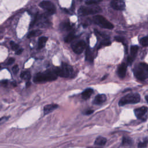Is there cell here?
Returning <instances> with one entry per match:
<instances>
[{
	"label": "cell",
	"mask_w": 148,
	"mask_h": 148,
	"mask_svg": "<svg viewBox=\"0 0 148 148\" xmlns=\"http://www.w3.org/2000/svg\"><path fill=\"white\" fill-rule=\"evenodd\" d=\"M57 75L54 69H48L43 72H39L35 75L34 82L35 83H43L53 81L57 79Z\"/></svg>",
	"instance_id": "cell-1"
},
{
	"label": "cell",
	"mask_w": 148,
	"mask_h": 148,
	"mask_svg": "<svg viewBox=\"0 0 148 148\" xmlns=\"http://www.w3.org/2000/svg\"><path fill=\"white\" fill-rule=\"evenodd\" d=\"M54 70L57 76L64 77H69L71 76L73 72L72 67L65 63H63L61 67H56L54 69Z\"/></svg>",
	"instance_id": "cell-2"
},
{
	"label": "cell",
	"mask_w": 148,
	"mask_h": 148,
	"mask_svg": "<svg viewBox=\"0 0 148 148\" xmlns=\"http://www.w3.org/2000/svg\"><path fill=\"white\" fill-rule=\"evenodd\" d=\"M140 97L138 93L128 94L120 99L119 104L120 106H124L127 104L136 103L140 101Z\"/></svg>",
	"instance_id": "cell-3"
},
{
	"label": "cell",
	"mask_w": 148,
	"mask_h": 148,
	"mask_svg": "<svg viewBox=\"0 0 148 148\" xmlns=\"http://www.w3.org/2000/svg\"><path fill=\"white\" fill-rule=\"evenodd\" d=\"M101 12V9L98 6H82L81 7L78 11L79 15L80 16H87L90 14H97Z\"/></svg>",
	"instance_id": "cell-4"
},
{
	"label": "cell",
	"mask_w": 148,
	"mask_h": 148,
	"mask_svg": "<svg viewBox=\"0 0 148 148\" xmlns=\"http://www.w3.org/2000/svg\"><path fill=\"white\" fill-rule=\"evenodd\" d=\"M93 21L95 24L104 28L111 29H113L114 27L110 22L108 21L104 17L101 15H96L94 16L93 17Z\"/></svg>",
	"instance_id": "cell-5"
},
{
	"label": "cell",
	"mask_w": 148,
	"mask_h": 148,
	"mask_svg": "<svg viewBox=\"0 0 148 148\" xmlns=\"http://www.w3.org/2000/svg\"><path fill=\"white\" fill-rule=\"evenodd\" d=\"M134 74L135 77L139 80H144L148 77L147 71L144 69L140 64L134 68Z\"/></svg>",
	"instance_id": "cell-6"
},
{
	"label": "cell",
	"mask_w": 148,
	"mask_h": 148,
	"mask_svg": "<svg viewBox=\"0 0 148 148\" xmlns=\"http://www.w3.org/2000/svg\"><path fill=\"white\" fill-rule=\"evenodd\" d=\"M73 51L76 54H81L86 47V43L84 41L80 40L76 42H73L71 45Z\"/></svg>",
	"instance_id": "cell-7"
},
{
	"label": "cell",
	"mask_w": 148,
	"mask_h": 148,
	"mask_svg": "<svg viewBox=\"0 0 148 148\" xmlns=\"http://www.w3.org/2000/svg\"><path fill=\"white\" fill-rule=\"evenodd\" d=\"M39 6L44 9L47 10L50 14H53L56 12V8L54 5L50 1H43L40 2Z\"/></svg>",
	"instance_id": "cell-8"
},
{
	"label": "cell",
	"mask_w": 148,
	"mask_h": 148,
	"mask_svg": "<svg viewBox=\"0 0 148 148\" xmlns=\"http://www.w3.org/2000/svg\"><path fill=\"white\" fill-rule=\"evenodd\" d=\"M110 6L115 10H123L125 8V0H112Z\"/></svg>",
	"instance_id": "cell-9"
},
{
	"label": "cell",
	"mask_w": 148,
	"mask_h": 148,
	"mask_svg": "<svg viewBox=\"0 0 148 148\" xmlns=\"http://www.w3.org/2000/svg\"><path fill=\"white\" fill-rule=\"evenodd\" d=\"M147 108L145 106L139 108L138 109H136L134 110V113L136 117L139 119H142L144 115L147 113Z\"/></svg>",
	"instance_id": "cell-10"
},
{
	"label": "cell",
	"mask_w": 148,
	"mask_h": 148,
	"mask_svg": "<svg viewBox=\"0 0 148 148\" xmlns=\"http://www.w3.org/2000/svg\"><path fill=\"white\" fill-rule=\"evenodd\" d=\"M106 100V96L105 94H98L94 99L92 103L95 105H100Z\"/></svg>",
	"instance_id": "cell-11"
},
{
	"label": "cell",
	"mask_w": 148,
	"mask_h": 148,
	"mask_svg": "<svg viewBox=\"0 0 148 148\" xmlns=\"http://www.w3.org/2000/svg\"><path fill=\"white\" fill-rule=\"evenodd\" d=\"M127 71V65L125 63H122L118 68L117 74L120 78L125 77Z\"/></svg>",
	"instance_id": "cell-12"
},
{
	"label": "cell",
	"mask_w": 148,
	"mask_h": 148,
	"mask_svg": "<svg viewBox=\"0 0 148 148\" xmlns=\"http://www.w3.org/2000/svg\"><path fill=\"white\" fill-rule=\"evenodd\" d=\"M58 107V105L57 104H49L47 105H46L43 108V112L45 114H47L50 113V112H53L55 109H56Z\"/></svg>",
	"instance_id": "cell-13"
},
{
	"label": "cell",
	"mask_w": 148,
	"mask_h": 148,
	"mask_svg": "<svg viewBox=\"0 0 148 148\" xmlns=\"http://www.w3.org/2000/svg\"><path fill=\"white\" fill-rule=\"evenodd\" d=\"M93 92H94V90L92 88H88L86 89L82 93V98L83 99H85V100L88 99L91 97V95L93 93Z\"/></svg>",
	"instance_id": "cell-14"
},
{
	"label": "cell",
	"mask_w": 148,
	"mask_h": 148,
	"mask_svg": "<svg viewBox=\"0 0 148 148\" xmlns=\"http://www.w3.org/2000/svg\"><path fill=\"white\" fill-rule=\"evenodd\" d=\"M48 40V38L46 36H42L40 37L38 39V49H41L43 48L45 46L46 42Z\"/></svg>",
	"instance_id": "cell-15"
},
{
	"label": "cell",
	"mask_w": 148,
	"mask_h": 148,
	"mask_svg": "<svg viewBox=\"0 0 148 148\" xmlns=\"http://www.w3.org/2000/svg\"><path fill=\"white\" fill-rule=\"evenodd\" d=\"M106 141H107L106 139L104 137L99 136L95 139L94 142V144L98 146H103L106 143Z\"/></svg>",
	"instance_id": "cell-16"
},
{
	"label": "cell",
	"mask_w": 148,
	"mask_h": 148,
	"mask_svg": "<svg viewBox=\"0 0 148 148\" xmlns=\"http://www.w3.org/2000/svg\"><path fill=\"white\" fill-rule=\"evenodd\" d=\"M138 50V46L136 45H134L132 46L131 47L130 49V56L129 57H130L131 58H132V59H135V56L137 53V51Z\"/></svg>",
	"instance_id": "cell-17"
},
{
	"label": "cell",
	"mask_w": 148,
	"mask_h": 148,
	"mask_svg": "<svg viewBox=\"0 0 148 148\" xmlns=\"http://www.w3.org/2000/svg\"><path fill=\"white\" fill-rule=\"evenodd\" d=\"M86 59L87 61H90V62H92L93 61V54L91 52L89 47H88L86 49Z\"/></svg>",
	"instance_id": "cell-18"
},
{
	"label": "cell",
	"mask_w": 148,
	"mask_h": 148,
	"mask_svg": "<svg viewBox=\"0 0 148 148\" xmlns=\"http://www.w3.org/2000/svg\"><path fill=\"white\" fill-rule=\"evenodd\" d=\"M20 77L22 79H24L25 80H29L31 77V75L29 71H23L20 74Z\"/></svg>",
	"instance_id": "cell-19"
},
{
	"label": "cell",
	"mask_w": 148,
	"mask_h": 148,
	"mask_svg": "<svg viewBox=\"0 0 148 148\" xmlns=\"http://www.w3.org/2000/svg\"><path fill=\"white\" fill-rule=\"evenodd\" d=\"M61 28L63 30L69 31L72 29V25L69 22H64L61 24Z\"/></svg>",
	"instance_id": "cell-20"
},
{
	"label": "cell",
	"mask_w": 148,
	"mask_h": 148,
	"mask_svg": "<svg viewBox=\"0 0 148 148\" xmlns=\"http://www.w3.org/2000/svg\"><path fill=\"white\" fill-rule=\"evenodd\" d=\"M42 32L40 30H34L31 31L27 35L28 38H30L31 37L35 36H38L40 34H41Z\"/></svg>",
	"instance_id": "cell-21"
},
{
	"label": "cell",
	"mask_w": 148,
	"mask_h": 148,
	"mask_svg": "<svg viewBox=\"0 0 148 148\" xmlns=\"http://www.w3.org/2000/svg\"><path fill=\"white\" fill-rule=\"evenodd\" d=\"M75 38V35L72 34V33H71L69 34H68L66 37L64 39V41L66 42V43H70Z\"/></svg>",
	"instance_id": "cell-22"
},
{
	"label": "cell",
	"mask_w": 148,
	"mask_h": 148,
	"mask_svg": "<svg viewBox=\"0 0 148 148\" xmlns=\"http://www.w3.org/2000/svg\"><path fill=\"white\" fill-rule=\"evenodd\" d=\"M132 143V140L131 139L126 137H124L122 140V144L123 145H130Z\"/></svg>",
	"instance_id": "cell-23"
},
{
	"label": "cell",
	"mask_w": 148,
	"mask_h": 148,
	"mask_svg": "<svg viewBox=\"0 0 148 148\" xmlns=\"http://www.w3.org/2000/svg\"><path fill=\"white\" fill-rule=\"evenodd\" d=\"M148 143V139H146L143 142H140L138 143V148H145L147 147Z\"/></svg>",
	"instance_id": "cell-24"
},
{
	"label": "cell",
	"mask_w": 148,
	"mask_h": 148,
	"mask_svg": "<svg viewBox=\"0 0 148 148\" xmlns=\"http://www.w3.org/2000/svg\"><path fill=\"white\" fill-rule=\"evenodd\" d=\"M140 43L143 46H148V36H145L140 40Z\"/></svg>",
	"instance_id": "cell-25"
},
{
	"label": "cell",
	"mask_w": 148,
	"mask_h": 148,
	"mask_svg": "<svg viewBox=\"0 0 148 148\" xmlns=\"http://www.w3.org/2000/svg\"><path fill=\"white\" fill-rule=\"evenodd\" d=\"M10 46H11L12 50H15L16 51L17 50H18L19 49V46L17 43H16L14 42L11 41L10 42Z\"/></svg>",
	"instance_id": "cell-26"
},
{
	"label": "cell",
	"mask_w": 148,
	"mask_h": 148,
	"mask_svg": "<svg viewBox=\"0 0 148 148\" xmlns=\"http://www.w3.org/2000/svg\"><path fill=\"white\" fill-rule=\"evenodd\" d=\"M102 0H87L86 1V3L87 5H94V4H97L99 2H101Z\"/></svg>",
	"instance_id": "cell-27"
},
{
	"label": "cell",
	"mask_w": 148,
	"mask_h": 148,
	"mask_svg": "<svg viewBox=\"0 0 148 148\" xmlns=\"http://www.w3.org/2000/svg\"><path fill=\"white\" fill-rule=\"evenodd\" d=\"M110 44H111V42L108 39H104L101 42V45L102 46H109L110 45Z\"/></svg>",
	"instance_id": "cell-28"
},
{
	"label": "cell",
	"mask_w": 148,
	"mask_h": 148,
	"mask_svg": "<svg viewBox=\"0 0 148 148\" xmlns=\"http://www.w3.org/2000/svg\"><path fill=\"white\" fill-rule=\"evenodd\" d=\"M18 71H19V68H18L17 65H14V66H13L12 71H13V73H14V74L17 73Z\"/></svg>",
	"instance_id": "cell-29"
},
{
	"label": "cell",
	"mask_w": 148,
	"mask_h": 148,
	"mask_svg": "<svg viewBox=\"0 0 148 148\" xmlns=\"http://www.w3.org/2000/svg\"><path fill=\"white\" fill-rule=\"evenodd\" d=\"M114 39L119 42H121V43H123L124 42V39L123 37H121V36H115L114 38Z\"/></svg>",
	"instance_id": "cell-30"
},
{
	"label": "cell",
	"mask_w": 148,
	"mask_h": 148,
	"mask_svg": "<svg viewBox=\"0 0 148 148\" xmlns=\"http://www.w3.org/2000/svg\"><path fill=\"white\" fill-rule=\"evenodd\" d=\"M14 62V59L13 58H9L8 60V61H7V62H6V65H11V64H12Z\"/></svg>",
	"instance_id": "cell-31"
},
{
	"label": "cell",
	"mask_w": 148,
	"mask_h": 148,
	"mask_svg": "<svg viewBox=\"0 0 148 148\" xmlns=\"http://www.w3.org/2000/svg\"><path fill=\"white\" fill-rule=\"evenodd\" d=\"M140 64L142 65V66L144 68V69L148 72V64H146L144 63H141Z\"/></svg>",
	"instance_id": "cell-32"
},
{
	"label": "cell",
	"mask_w": 148,
	"mask_h": 148,
	"mask_svg": "<svg viewBox=\"0 0 148 148\" xmlns=\"http://www.w3.org/2000/svg\"><path fill=\"white\" fill-rule=\"evenodd\" d=\"M23 49H19L18 50H17L16 51V54H20L21 53H22V51H23Z\"/></svg>",
	"instance_id": "cell-33"
},
{
	"label": "cell",
	"mask_w": 148,
	"mask_h": 148,
	"mask_svg": "<svg viewBox=\"0 0 148 148\" xmlns=\"http://www.w3.org/2000/svg\"><path fill=\"white\" fill-rule=\"evenodd\" d=\"M93 112H94V111H93L92 110H87L85 113H86V114H90L92 113Z\"/></svg>",
	"instance_id": "cell-34"
},
{
	"label": "cell",
	"mask_w": 148,
	"mask_h": 148,
	"mask_svg": "<svg viewBox=\"0 0 148 148\" xmlns=\"http://www.w3.org/2000/svg\"><path fill=\"white\" fill-rule=\"evenodd\" d=\"M1 83H2L3 86H6V85L7 84V81H6V80H3V81H2Z\"/></svg>",
	"instance_id": "cell-35"
},
{
	"label": "cell",
	"mask_w": 148,
	"mask_h": 148,
	"mask_svg": "<svg viewBox=\"0 0 148 148\" xmlns=\"http://www.w3.org/2000/svg\"><path fill=\"white\" fill-rule=\"evenodd\" d=\"M145 99H146V101L148 102V95H146V96L145 97Z\"/></svg>",
	"instance_id": "cell-36"
}]
</instances>
